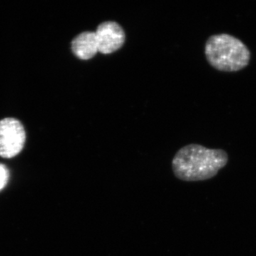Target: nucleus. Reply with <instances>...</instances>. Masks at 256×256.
<instances>
[{
	"label": "nucleus",
	"instance_id": "nucleus-1",
	"mask_svg": "<svg viewBox=\"0 0 256 256\" xmlns=\"http://www.w3.org/2000/svg\"><path fill=\"white\" fill-rule=\"evenodd\" d=\"M228 162L226 152L190 144L178 150L172 162L173 172L184 182L205 181L214 178Z\"/></svg>",
	"mask_w": 256,
	"mask_h": 256
},
{
	"label": "nucleus",
	"instance_id": "nucleus-5",
	"mask_svg": "<svg viewBox=\"0 0 256 256\" xmlns=\"http://www.w3.org/2000/svg\"><path fill=\"white\" fill-rule=\"evenodd\" d=\"M10 178V172L4 164L0 163V191L8 184Z\"/></svg>",
	"mask_w": 256,
	"mask_h": 256
},
{
	"label": "nucleus",
	"instance_id": "nucleus-2",
	"mask_svg": "<svg viewBox=\"0 0 256 256\" xmlns=\"http://www.w3.org/2000/svg\"><path fill=\"white\" fill-rule=\"evenodd\" d=\"M126 35L124 28L114 21H106L96 32H84L72 40V50L80 60H92L97 53L110 54L124 46Z\"/></svg>",
	"mask_w": 256,
	"mask_h": 256
},
{
	"label": "nucleus",
	"instance_id": "nucleus-3",
	"mask_svg": "<svg viewBox=\"0 0 256 256\" xmlns=\"http://www.w3.org/2000/svg\"><path fill=\"white\" fill-rule=\"evenodd\" d=\"M205 56L213 68L223 72L242 70L250 63V50L237 37L218 34L208 37L204 48Z\"/></svg>",
	"mask_w": 256,
	"mask_h": 256
},
{
	"label": "nucleus",
	"instance_id": "nucleus-4",
	"mask_svg": "<svg viewBox=\"0 0 256 256\" xmlns=\"http://www.w3.org/2000/svg\"><path fill=\"white\" fill-rule=\"evenodd\" d=\"M26 132L20 120L8 118L0 120V156L11 159L22 150Z\"/></svg>",
	"mask_w": 256,
	"mask_h": 256
}]
</instances>
